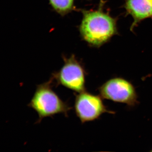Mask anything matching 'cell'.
I'll return each mask as SVG.
<instances>
[{
  "label": "cell",
  "mask_w": 152,
  "mask_h": 152,
  "mask_svg": "<svg viewBox=\"0 0 152 152\" xmlns=\"http://www.w3.org/2000/svg\"><path fill=\"white\" fill-rule=\"evenodd\" d=\"M105 2L101 1L96 10H81L83 17L79 26L82 39L91 46L99 48L118 34L117 18L105 12Z\"/></svg>",
  "instance_id": "6da1fadb"
},
{
  "label": "cell",
  "mask_w": 152,
  "mask_h": 152,
  "mask_svg": "<svg viewBox=\"0 0 152 152\" xmlns=\"http://www.w3.org/2000/svg\"><path fill=\"white\" fill-rule=\"evenodd\" d=\"M54 84L51 78L49 81L37 86L35 92L28 104L39 115L37 123L44 118L63 114L68 117L72 109L67 102H64L53 89Z\"/></svg>",
  "instance_id": "7a4b0ae2"
},
{
  "label": "cell",
  "mask_w": 152,
  "mask_h": 152,
  "mask_svg": "<svg viewBox=\"0 0 152 152\" xmlns=\"http://www.w3.org/2000/svg\"><path fill=\"white\" fill-rule=\"evenodd\" d=\"M64 64L59 70L52 74L54 84L61 85L77 93L86 91L88 75L84 66L74 55L67 58L63 56Z\"/></svg>",
  "instance_id": "3957f363"
},
{
  "label": "cell",
  "mask_w": 152,
  "mask_h": 152,
  "mask_svg": "<svg viewBox=\"0 0 152 152\" xmlns=\"http://www.w3.org/2000/svg\"><path fill=\"white\" fill-rule=\"evenodd\" d=\"M102 97L86 91L76 95L75 108L76 115L82 124L98 119L104 113L114 114L104 104Z\"/></svg>",
  "instance_id": "277c9868"
},
{
  "label": "cell",
  "mask_w": 152,
  "mask_h": 152,
  "mask_svg": "<svg viewBox=\"0 0 152 152\" xmlns=\"http://www.w3.org/2000/svg\"><path fill=\"white\" fill-rule=\"evenodd\" d=\"M103 99L116 102L133 106L138 103L137 96L134 87L122 78L116 77L107 81L98 89Z\"/></svg>",
  "instance_id": "5b68a950"
},
{
  "label": "cell",
  "mask_w": 152,
  "mask_h": 152,
  "mask_svg": "<svg viewBox=\"0 0 152 152\" xmlns=\"http://www.w3.org/2000/svg\"><path fill=\"white\" fill-rule=\"evenodd\" d=\"M124 7L126 14L133 18L132 31L142 21L152 18V0H125Z\"/></svg>",
  "instance_id": "8992f818"
},
{
  "label": "cell",
  "mask_w": 152,
  "mask_h": 152,
  "mask_svg": "<svg viewBox=\"0 0 152 152\" xmlns=\"http://www.w3.org/2000/svg\"><path fill=\"white\" fill-rule=\"evenodd\" d=\"M54 10L64 16L75 10L74 0H49Z\"/></svg>",
  "instance_id": "52a82bcc"
},
{
  "label": "cell",
  "mask_w": 152,
  "mask_h": 152,
  "mask_svg": "<svg viewBox=\"0 0 152 152\" xmlns=\"http://www.w3.org/2000/svg\"><path fill=\"white\" fill-rule=\"evenodd\" d=\"M151 151L152 152V151Z\"/></svg>",
  "instance_id": "ba28073f"
}]
</instances>
